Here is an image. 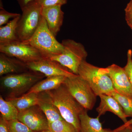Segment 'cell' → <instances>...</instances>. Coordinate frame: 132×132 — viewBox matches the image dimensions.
<instances>
[{
	"mask_svg": "<svg viewBox=\"0 0 132 132\" xmlns=\"http://www.w3.org/2000/svg\"><path fill=\"white\" fill-rule=\"evenodd\" d=\"M46 92L52 102L59 109L62 118L80 132L79 116L86 110L69 92L64 84Z\"/></svg>",
	"mask_w": 132,
	"mask_h": 132,
	"instance_id": "cell-1",
	"label": "cell"
},
{
	"mask_svg": "<svg viewBox=\"0 0 132 132\" xmlns=\"http://www.w3.org/2000/svg\"><path fill=\"white\" fill-rule=\"evenodd\" d=\"M78 75L88 82L97 96L110 95L115 91L105 68L98 67L84 61L79 67Z\"/></svg>",
	"mask_w": 132,
	"mask_h": 132,
	"instance_id": "cell-2",
	"label": "cell"
},
{
	"mask_svg": "<svg viewBox=\"0 0 132 132\" xmlns=\"http://www.w3.org/2000/svg\"><path fill=\"white\" fill-rule=\"evenodd\" d=\"M25 41L38 50L43 58L58 55L63 50L62 44L56 40L50 31L46 21L43 16L35 32L29 39Z\"/></svg>",
	"mask_w": 132,
	"mask_h": 132,
	"instance_id": "cell-3",
	"label": "cell"
},
{
	"mask_svg": "<svg viewBox=\"0 0 132 132\" xmlns=\"http://www.w3.org/2000/svg\"><path fill=\"white\" fill-rule=\"evenodd\" d=\"M42 7L36 0H33L21 9L22 14L18 22L17 32L19 40H28L39 27L41 21Z\"/></svg>",
	"mask_w": 132,
	"mask_h": 132,
	"instance_id": "cell-4",
	"label": "cell"
},
{
	"mask_svg": "<svg viewBox=\"0 0 132 132\" xmlns=\"http://www.w3.org/2000/svg\"><path fill=\"white\" fill-rule=\"evenodd\" d=\"M61 44L63 46L61 53L48 59L58 62L73 73L78 75L79 67L88 55L85 47L81 43L70 39L64 40Z\"/></svg>",
	"mask_w": 132,
	"mask_h": 132,
	"instance_id": "cell-5",
	"label": "cell"
},
{
	"mask_svg": "<svg viewBox=\"0 0 132 132\" xmlns=\"http://www.w3.org/2000/svg\"><path fill=\"white\" fill-rule=\"evenodd\" d=\"M64 85L73 97L87 110H92L97 95L88 82L79 75L67 77Z\"/></svg>",
	"mask_w": 132,
	"mask_h": 132,
	"instance_id": "cell-6",
	"label": "cell"
},
{
	"mask_svg": "<svg viewBox=\"0 0 132 132\" xmlns=\"http://www.w3.org/2000/svg\"><path fill=\"white\" fill-rule=\"evenodd\" d=\"M43 74L39 72L26 71L3 77L2 85L13 95L23 93L30 90L33 86L43 78Z\"/></svg>",
	"mask_w": 132,
	"mask_h": 132,
	"instance_id": "cell-7",
	"label": "cell"
},
{
	"mask_svg": "<svg viewBox=\"0 0 132 132\" xmlns=\"http://www.w3.org/2000/svg\"><path fill=\"white\" fill-rule=\"evenodd\" d=\"M0 52L9 57L19 59L26 64L43 58L38 50L25 41L0 45Z\"/></svg>",
	"mask_w": 132,
	"mask_h": 132,
	"instance_id": "cell-8",
	"label": "cell"
},
{
	"mask_svg": "<svg viewBox=\"0 0 132 132\" xmlns=\"http://www.w3.org/2000/svg\"><path fill=\"white\" fill-rule=\"evenodd\" d=\"M16 119L34 131L49 130L47 118L38 105L19 112Z\"/></svg>",
	"mask_w": 132,
	"mask_h": 132,
	"instance_id": "cell-9",
	"label": "cell"
},
{
	"mask_svg": "<svg viewBox=\"0 0 132 132\" xmlns=\"http://www.w3.org/2000/svg\"><path fill=\"white\" fill-rule=\"evenodd\" d=\"M26 64L29 70L39 72L47 77L57 76L71 77L76 75L58 62L48 58H43Z\"/></svg>",
	"mask_w": 132,
	"mask_h": 132,
	"instance_id": "cell-10",
	"label": "cell"
},
{
	"mask_svg": "<svg viewBox=\"0 0 132 132\" xmlns=\"http://www.w3.org/2000/svg\"><path fill=\"white\" fill-rule=\"evenodd\" d=\"M105 69L115 91L122 95L132 98L131 85L124 68L113 64Z\"/></svg>",
	"mask_w": 132,
	"mask_h": 132,
	"instance_id": "cell-11",
	"label": "cell"
},
{
	"mask_svg": "<svg viewBox=\"0 0 132 132\" xmlns=\"http://www.w3.org/2000/svg\"><path fill=\"white\" fill-rule=\"evenodd\" d=\"M61 6L57 5L42 8V15L46 20L50 31L55 37L63 24L64 13Z\"/></svg>",
	"mask_w": 132,
	"mask_h": 132,
	"instance_id": "cell-12",
	"label": "cell"
},
{
	"mask_svg": "<svg viewBox=\"0 0 132 132\" xmlns=\"http://www.w3.org/2000/svg\"><path fill=\"white\" fill-rule=\"evenodd\" d=\"M101 99L100 104L96 109L98 116L104 115L107 112H110L117 116L123 121L124 124L127 122V117L125 115L122 108L113 97L108 94L99 95Z\"/></svg>",
	"mask_w": 132,
	"mask_h": 132,
	"instance_id": "cell-13",
	"label": "cell"
},
{
	"mask_svg": "<svg viewBox=\"0 0 132 132\" xmlns=\"http://www.w3.org/2000/svg\"><path fill=\"white\" fill-rule=\"evenodd\" d=\"M29 70L27 64L14 57L0 54V75L9 73H19Z\"/></svg>",
	"mask_w": 132,
	"mask_h": 132,
	"instance_id": "cell-14",
	"label": "cell"
},
{
	"mask_svg": "<svg viewBox=\"0 0 132 132\" xmlns=\"http://www.w3.org/2000/svg\"><path fill=\"white\" fill-rule=\"evenodd\" d=\"M37 105L45 113L48 123L64 119L59 109L53 103L46 92H42L39 94Z\"/></svg>",
	"mask_w": 132,
	"mask_h": 132,
	"instance_id": "cell-15",
	"label": "cell"
},
{
	"mask_svg": "<svg viewBox=\"0 0 132 132\" xmlns=\"http://www.w3.org/2000/svg\"><path fill=\"white\" fill-rule=\"evenodd\" d=\"M67 77L64 76H50L40 81L30 88L27 93L39 94L54 90L64 84Z\"/></svg>",
	"mask_w": 132,
	"mask_h": 132,
	"instance_id": "cell-16",
	"label": "cell"
},
{
	"mask_svg": "<svg viewBox=\"0 0 132 132\" xmlns=\"http://www.w3.org/2000/svg\"><path fill=\"white\" fill-rule=\"evenodd\" d=\"M80 132H116V130L104 129L99 120V117L92 118L85 110L79 116Z\"/></svg>",
	"mask_w": 132,
	"mask_h": 132,
	"instance_id": "cell-17",
	"label": "cell"
},
{
	"mask_svg": "<svg viewBox=\"0 0 132 132\" xmlns=\"http://www.w3.org/2000/svg\"><path fill=\"white\" fill-rule=\"evenodd\" d=\"M20 16L13 19L5 26L0 27V45L20 41L17 32V25Z\"/></svg>",
	"mask_w": 132,
	"mask_h": 132,
	"instance_id": "cell-18",
	"label": "cell"
},
{
	"mask_svg": "<svg viewBox=\"0 0 132 132\" xmlns=\"http://www.w3.org/2000/svg\"><path fill=\"white\" fill-rule=\"evenodd\" d=\"M39 94L27 93L20 97H12L7 100L11 102L19 112L37 105Z\"/></svg>",
	"mask_w": 132,
	"mask_h": 132,
	"instance_id": "cell-19",
	"label": "cell"
},
{
	"mask_svg": "<svg viewBox=\"0 0 132 132\" xmlns=\"http://www.w3.org/2000/svg\"><path fill=\"white\" fill-rule=\"evenodd\" d=\"M0 112L3 118L9 121L17 119L19 111L9 101L5 100L1 95Z\"/></svg>",
	"mask_w": 132,
	"mask_h": 132,
	"instance_id": "cell-20",
	"label": "cell"
},
{
	"mask_svg": "<svg viewBox=\"0 0 132 132\" xmlns=\"http://www.w3.org/2000/svg\"><path fill=\"white\" fill-rule=\"evenodd\" d=\"M109 95L113 97L119 102L127 118H132V98L122 95L115 91L112 92Z\"/></svg>",
	"mask_w": 132,
	"mask_h": 132,
	"instance_id": "cell-21",
	"label": "cell"
},
{
	"mask_svg": "<svg viewBox=\"0 0 132 132\" xmlns=\"http://www.w3.org/2000/svg\"><path fill=\"white\" fill-rule=\"evenodd\" d=\"M48 126L52 132H77L72 125L64 119L50 122Z\"/></svg>",
	"mask_w": 132,
	"mask_h": 132,
	"instance_id": "cell-22",
	"label": "cell"
},
{
	"mask_svg": "<svg viewBox=\"0 0 132 132\" xmlns=\"http://www.w3.org/2000/svg\"><path fill=\"white\" fill-rule=\"evenodd\" d=\"M11 132H33L29 128L17 119L8 121Z\"/></svg>",
	"mask_w": 132,
	"mask_h": 132,
	"instance_id": "cell-23",
	"label": "cell"
},
{
	"mask_svg": "<svg viewBox=\"0 0 132 132\" xmlns=\"http://www.w3.org/2000/svg\"><path fill=\"white\" fill-rule=\"evenodd\" d=\"M20 14L10 13L5 10L3 8H1L0 10V27L4 24H7L10 19H14L21 16Z\"/></svg>",
	"mask_w": 132,
	"mask_h": 132,
	"instance_id": "cell-24",
	"label": "cell"
},
{
	"mask_svg": "<svg viewBox=\"0 0 132 132\" xmlns=\"http://www.w3.org/2000/svg\"><path fill=\"white\" fill-rule=\"evenodd\" d=\"M127 63L124 68L129 78L132 87V50H128L127 53Z\"/></svg>",
	"mask_w": 132,
	"mask_h": 132,
	"instance_id": "cell-25",
	"label": "cell"
},
{
	"mask_svg": "<svg viewBox=\"0 0 132 132\" xmlns=\"http://www.w3.org/2000/svg\"><path fill=\"white\" fill-rule=\"evenodd\" d=\"M42 7L62 6L67 4L68 0H36Z\"/></svg>",
	"mask_w": 132,
	"mask_h": 132,
	"instance_id": "cell-26",
	"label": "cell"
},
{
	"mask_svg": "<svg viewBox=\"0 0 132 132\" xmlns=\"http://www.w3.org/2000/svg\"><path fill=\"white\" fill-rule=\"evenodd\" d=\"M125 12L126 21L132 30V0L128 3L125 8Z\"/></svg>",
	"mask_w": 132,
	"mask_h": 132,
	"instance_id": "cell-27",
	"label": "cell"
},
{
	"mask_svg": "<svg viewBox=\"0 0 132 132\" xmlns=\"http://www.w3.org/2000/svg\"><path fill=\"white\" fill-rule=\"evenodd\" d=\"M0 132H11L7 121L2 116L0 118Z\"/></svg>",
	"mask_w": 132,
	"mask_h": 132,
	"instance_id": "cell-28",
	"label": "cell"
},
{
	"mask_svg": "<svg viewBox=\"0 0 132 132\" xmlns=\"http://www.w3.org/2000/svg\"><path fill=\"white\" fill-rule=\"evenodd\" d=\"M116 132H132V125L121 126L116 129Z\"/></svg>",
	"mask_w": 132,
	"mask_h": 132,
	"instance_id": "cell-29",
	"label": "cell"
},
{
	"mask_svg": "<svg viewBox=\"0 0 132 132\" xmlns=\"http://www.w3.org/2000/svg\"><path fill=\"white\" fill-rule=\"evenodd\" d=\"M18 2L19 5L21 9L22 8L26 6L28 3L33 0H16Z\"/></svg>",
	"mask_w": 132,
	"mask_h": 132,
	"instance_id": "cell-30",
	"label": "cell"
},
{
	"mask_svg": "<svg viewBox=\"0 0 132 132\" xmlns=\"http://www.w3.org/2000/svg\"><path fill=\"white\" fill-rule=\"evenodd\" d=\"M130 125H132V118L130 120L128 121L126 123L124 124V125H123L124 126H127Z\"/></svg>",
	"mask_w": 132,
	"mask_h": 132,
	"instance_id": "cell-31",
	"label": "cell"
},
{
	"mask_svg": "<svg viewBox=\"0 0 132 132\" xmlns=\"http://www.w3.org/2000/svg\"><path fill=\"white\" fill-rule=\"evenodd\" d=\"M33 132H52L50 130H44V131H38V132H35V131H33Z\"/></svg>",
	"mask_w": 132,
	"mask_h": 132,
	"instance_id": "cell-32",
	"label": "cell"
}]
</instances>
